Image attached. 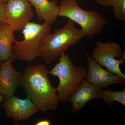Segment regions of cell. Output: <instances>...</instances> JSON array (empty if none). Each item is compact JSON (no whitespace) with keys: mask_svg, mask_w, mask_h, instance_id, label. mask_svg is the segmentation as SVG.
<instances>
[{"mask_svg":"<svg viewBox=\"0 0 125 125\" xmlns=\"http://www.w3.org/2000/svg\"><path fill=\"white\" fill-rule=\"evenodd\" d=\"M49 72L44 65L39 64L25 69L20 83L29 98L40 111H56L59 104L56 89L51 83Z\"/></svg>","mask_w":125,"mask_h":125,"instance_id":"obj_1","label":"cell"},{"mask_svg":"<svg viewBox=\"0 0 125 125\" xmlns=\"http://www.w3.org/2000/svg\"><path fill=\"white\" fill-rule=\"evenodd\" d=\"M75 23L69 19L62 28L47 36L41 49V57L46 64H51L69 47L76 45L85 37L82 29L75 27Z\"/></svg>","mask_w":125,"mask_h":125,"instance_id":"obj_2","label":"cell"},{"mask_svg":"<svg viewBox=\"0 0 125 125\" xmlns=\"http://www.w3.org/2000/svg\"><path fill=\"white\" fill-rule=\"evenodd\" d=\"M59 62L49 73L59 78L60 82L56 88L60 102L68 101L85 79L87 70L82 66L75 65L68 54L64 53L58 58Z\"/></svg>","mask_w":125,"mask_h":125,"instance_id":"obj_3","label":"cell"},{"mask_svg":"<svg viewBox=\"0 0 125 125\" xmlns=\"http://www.w3.org/2000/svg\"><path fill=\"white\" fill-rule=\"evenodd\" d=\"M51 26L29 22L22 30L23 40L14 41L13 46L14 60L32 62L41 57V49L47 36L51 32Z\"/></svg>","mask_w":125,"mask_h":125,"instance_id":"obj_4","label":"cell"},{"mask_svg":"<svg viewBox=\"0 0 125 125\" xmlns=\"http://www.w3.org/2000/svg\"><path fill=\"white\" fill-rule=\"evenodd\" d=\"M59 7L58 16L68 18L79 25L88 39L101 32L107 23V20L98 11L81 9L77 0H62Z\"/></svg>","mask_w":125,"mask_h":125,"instance_id":"obj_5","label":"cell"},{"mask_svg":"<svg viewBox=\"0 0 125 125\" xmlns=\"http://www.w3.org/2000/svg\"><path fill=\"white\" fill-rule=\"evenodd\" d=\"M92 56L100 65L125 80V75L120 67V65L123 64L125 61V51L119 43L98 41L94 48Z\"/></svg>","mask_w":125,"mask_h":125,"instance_id":"obj_6","label":"cell"},{"mask_svg":"<svg viewBox=\"0 0 125 125\" xmlns=\"http://www.w3.org/2000/svg\"><path fill=\"white\" fill-rule=\"evenodd\" d=\"M34 15L27 0H10L6 3L7 24L14 31H22Z\"/></svg>","mask_w":125,"mask_h":125,"instance_id":"obj_7","label":"cell"},{"mask_svg":"<svg viewBox=\"0 0 125 125\" xmlns=\"http://www.w3.org/2000/svg\"><path fill=\"white\" fill-rule=\"evenodd\" d=\"M4 99L1 106L5 110L6 116L13 119L16 123L18 122L26 121L30 117L40 111L27 97L22 99L13 94Z\"/></svg>","mask_w":125,"mask_h":125,"instance_id":"obj_8","label":"cell"},{"mask_svg":"<svg viewBox=\"0 0 125 125\" xmlns=\"http://www.w3.org/2000/svg\"><path fill=\"white\" fill-rule=\"evenodd\" d=\"M83 50L88 62V70L85 79L88 82L100 88L106 89L114 84L125 85V79L103 69L84 50Z\"/></svg>","mask_w":125,"mask_h":125,"instance_id":"obj_9","label":"cell"},{"mask_svg":"<svg viewBox=\"0 0 125 125\" xmlns=\"http://www.w3.org/2000/svg\"><path fill=\"white\" fill-rule=\"evenodd\" d=\"M11 58L1 61L0 65V93L4 98L14 94L20 86L22 74L16 71Z\"/></svg>","mask_w":125,"mask_h":125,"instance_id":"obj_10","label":"cell"},{"mask_svg":"<svg viewBox=\"0 0 125 125\" xmlns=\"http://www.w3.org/2000/svg\"><path fill=\"white\" fill-rule=\"evenodd\" d=\"M103 97L101 88L88 82L85 79L68 101L72 104V112L76 113L90 101L94 99H102Z\"/></svg>","mask_w":125,"mask_h":125,"instance_id":"obj_11","label":"cell"},{"mask_svg":"<svg viewBox=\"0 0 125 125\" xmlns=\"http://www.w3.org/2000/svg\"><path fill=\"white\" fill-rule=\"evenodd\" d=\"M35 9V12L40 21L51 26L58 16L59 5L57 0H27Z\"/></svg>","mask_w":125,"mask_h":125,"instance_id":"obj_12","label":"cell"},{"mask_svg":"<svg viewBox=\"0 0 125 125\" xmlns=\"http://www.w3.org/2000/svg\"><path fill=\"white\" fill-rule=\"evenodd\" d=\"M14 31L7 23H0V60L11 58L14 60L13 44L15 38Z\"/></svg>","mask_w":125,"mask_h":125,"instance_id":"obj_13","label":"cell"},{"mask_svg":"<svg viewBox=\"0 0 125 125\" xmlns=\"http://www.w3.org/2000/svg\"><path fill=\"white\" fill-rule=\"evenodd\" d=\"M102 99L109 106H112L114 104V102H116L125 106V88L119 92H114L108 89L103 90Z\"/></svg>","mask_w":125,"mask_h":125,"instance_id":"obj_14","label":"cell"},{"mask_svg":"<svg viewBox=\"0 0 125 125\" xmlns=\"http://www.w3.org/2000/svg\"><path fill=\"white\" fill-rule=\"evenodd\" d=\"M112 6L115 18L119 21H125V0H119Z\"/></svg>","mask_w":125,"mask_h":125,"instance_id":"obj_15","label":"cell"},{"mask_svg":"<svg viewBox=\"0 0 125 125\" xmlns=\"http://www.w3.org/2000/svg\"><path fill=\"white\" fill-rule=\"evenodd\" d=\"M6 9V4L0 2V23L7 24Z\"/></svg>","mask_w":125,"mask_h":125,"instance_id":"obj_16","label":"cell"},{"mask_svg":"<svg viewBox=\"0 0 125 125\" xmlns=\"http://www.w3.org/2000/svg\"><path fill=\"white\" fill-rule=\"evenodd\" d=\"M119 0H96V2L104 6L110 7Z\"/></svg>","mask_w":125,"mask_h":125,"instance_id":"obj_17","label":"cell"},{"mask_svg":"<svg viewBox=\"0 0 125 125\" xmlns=\"http://www.w3.org/2000/svg\"><path fill=\"white\" fill-rule=\"evenodd\" d=\"M51 125L50 121L47 120H43L39 121L36 123V125Z\"/></svg>","mask_w":125,"mask_h":125,"instance_id":"obj_18","label":"cell"},{"mask_svg":"<svg viewBox=\"0 0 125 125\" xmlns=\"http://www.w3.org/2000/svg\"><path fill=\"white\" fill-rule=\"evenodd\" d=\"M4 99V96L0 93V104Z\"/></svg>","mask_w":125,"mask_h":125,"instance_id":"obj_19","label":"cell"},{"mask_svg":"<svg viewBox=\"0 0 125 125\" xmlns=\"http://www.w3.org/2000/svg\"><path fill=\"white\" fill-rule=\"evenodd\" d=\"M10 0H0V2L6 4Z\"/></svg>","mask_w":125,"mask_h":125,"instance_id":"obj_20","label":"cell"},{"mask_svg":"<svg viewBox=\"0 0 125 125\" xmlns=\"http://www.w3.org/2000/svg\"><path fill=\"white\" fill-rule=\"evenodd\" d=\"M87 0H80V1H87Z\"/></svg>","mask_w":125,"mask_h":125,"instance_id":"obj_21","label":"cell"},{"mask_svg":"<svg viewBox=\"0 0 125 125\" xmlns=\"http://www.w3.org/2000/svg\"><path fill=\"white\" fill-rule=\"evenodd\" d=\"M1 62V61L0 60V65Z\"/></svg>","mask_w":125,"mask_h":125,"instance_id":"obj_22","label":"cell"}]
</instances>
